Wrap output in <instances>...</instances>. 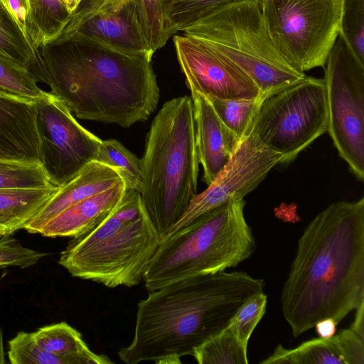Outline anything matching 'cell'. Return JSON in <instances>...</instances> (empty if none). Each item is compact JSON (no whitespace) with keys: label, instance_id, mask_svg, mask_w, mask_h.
I'll list each match as a JSON object with an SVG mask.
<instances>
[{"label":"cell","instance_id":"9","mask_svg":"<svg viewBox=\"0 0 364 364\" xmlns=\"http://www.w3.org/2000/svg\"><path fill=\"white\" fill-rule=\"evenodd\" d=\"M269 35L284 59L304 73L324 67L340 31L343 0H259Z\"/></svg>","mask_w":364,"mask_h":364},{"label":"cell","instance_id":"28","mask_svg":"<svg viewBox=\"0 0 364 364\" xmlns=\"http://www.w3.org/2000/svg\"><path fill=\"white\" fill-rule=\"evenodd\" d=\"M41 165L0 159V190L53 189Z\"/></svg>","mask_w":364,"mask_h":364},{"label":"cell","instance_id":"15","mask_svg":"<svg viewBox=\"0 0 364 364\" xmlns=\"http://www.w3.org/2000/svg\"><path fill=\"white\" fill-rule=\"evenodd\" d=\"M0 159L41 165L34 102L0 92Z\"/></svg>","mask_w":364,"mask_h":364},{"label":"cell","instance_id":"26","mask_svg":"<svg viewBox=\"0 0 364 364\" xmlns=\"http://www.w3.org/2000/svg\"><path fill=\"white\" fill-rule=\"evenodd\" d=\"M37 82L27 68L0 54V92L35 102L50 95Z\"/></svg>","mask_w":364,"mask_h":364},{"label":"cell","instance_id":"25","mask_svg":"<svg viewBox=\"0 0 364 364\" xmlns=\"http://www.w3.org/2000/svg\"><path fill=\"white\" fill-rule=\"evenodd\" d=\"M247 345L227 326L197 348L192 356L199 364H247Z\"/></svg>","mask_w":364,"mask_h":364},{"label":"cell","instance_id":"4","mask_svg":"<svg viewBox=\"0 0 364 364\" xmlns=\"http://www.w3.org/2000/svg\"><path fill=\"white\" fill-rule=\"evenodd\" d=\"M141 161V199L162 238L197 194L200 161L191 97L163 105L146 134Z\"/></svg>","mask_w":364,"mask_h":364},{"label":"cell","instance_id":"30","mask_svg":"<svg viewBox=\"0 0 364 364\" xmlns=\"http://www.w3.org/2000/svg\"><path fill=\"white\" fill-rule=\"evenodd\" d=\"M339 35L364 64V0H343Z\"/></svg>","mask_w":364,"mask_h":364},{"label":"cell","instance_id":"20","mask_svg":"<svg viewBox=\"0 0 364 364\" xmlns=\"http://www.w3.org/2000/svg\"><path fill=\"white\" fill-rule=\"evenodd\" d=\"M33 334L45 350L63 359L66 364L114 363L108 356L92 352L82 334L66 322L45 326Z\"/></svg>","mask_w":364,"mask_h":364},{"label":"cell","instance_id":"41","mask_svg":"<svg viewBox=\"0 0 364 364\" xmlns=\"http://www.w3.org/2000/svg\"><path fill=\"white\" fill-rule=\"evenodd\" d=\"M14 232L6 227L4 226H0V238L5 235H9L13 234Z\"/></svg>","mask_w":364,"mask_h":364},{"label":"cell","instance_id":"3","mask_svg":"<svg viewBox=\"0 0 364 364\" xmlns=\"http://www.w3.org/2000/svg\"><path fill=\"white\" fill-rule=\"evenodd\" d=\"M262 279L243 271L190 277L149 291L137 304L134 337L118 351L127 364L181 363L225 328L239 308L263 292Z\"/></svg>","mask_w":364,"mask_h":364},{"label":"cell","instance_id":"37","mask_svg":"<svg viewBox=\"0 0 364 364\" xmlns=\"http://www.w3.org/2000/svg\"><path fill=\"white\" fill-rule=\"evenodd\" d=\"M9 8L23 30L26 21V8L24 0H8Z\"/></svg>","mask_w":364,"mask_h":364},{"label":"cell","instance_id":"13","mask_svg":"<svg viewBox=\"0 0 364 364\" xmlns=\"http://www.w3.org/2000/svg\"><path fill=\"white\" fill-rule=\"evenodd\" d=\"M176 57L188 89L220 99H256L252 80L201 40L173 35Z\"/></svg>","mask_w":364,"mask_h":364},{"label":"cell","instance_id":"35","mask_svg":"<svg viewBox=\"0 0 364 364\" xmlns=\"http://www.w3.org/2000/svg\"><path fill=\"white\" fill-rule=\"evenodd\" d=\"M107 1V0H82L63 32L71 29L85 18L98 11L106 4Z\"/></svg>","mask_w":364,"mask_h":364},{"label":"cell","instance_id":"34","mask_svg":"<svg viewBox=\"0 0 364 364\" xmlns=\"http://www.w3.org/2000/svg\"><path fill=\"white\" fill-rule=\"evenodd\" d=\"M11 235L0 238V268L15 266L25 269L33 266L47 255V253L24 247Z\"/></svg>","mask_w":364,"mask_h":364},{"label":"cell","instance_id":"7","mask_svg":"<svg viewBox=\"0 0 364 364\" xmlns=\"http://www.w3.org/2000/svg\"><path fill=\"white\" fill-rule=\"evenodd\" d=\"M198 38L245 73L263 95L303 78L281 55L267 30L259 0L223 5L188 26Z\"/></svg>","mask_w":364,"mask_h":364},{"label":"cell","instance_id":"43","mask_svg":"<svg viewBox=\"0 0 364 364\" xmlns=\"http://www.w3.org/2000/svg\"><path fill=\"white\" fill-rule=\"evenodd\" d=\"M0 3L11 12L9 6L8 0H0Z\"/></svg>","mask_w":364,"mask_h":364},{"label":"cell","instance_id":"36","mask_svg":"<svg viewBox=\"0 0 364 364\" xmlns=\"http://www.w3.org/2000/svg\"><path fill=\"white\" fill-rule=\"evenodd\" d=\"M338 323L331 318H326L317 321L314 326L318 336L322 338L332 337L336 331Z\"/></svg>","mask_w":364,"mask_h":364},{"label":"cell","instance_id":"33","mask_svg":"<svg viewBox=\"0 0 364 364\" xmlns=\"http://www.w3.org/2000/svg\"><path fill=\"white\" fill-rule=\"evenodd\" d=\"M267 304V296L264 292L247 300L237 311L228 327L245 344L263 317Z\"/></svg>","mask_w":364,"mask_h":364},{"label":"cell","instance_id":"1","mask_svg":"<svg viewBox=\"0 0 364 364\" xmlns=\"http://www.w3.org/2000/svg\"><path fill=\"white\" fill-rule=\"evenodd\" d=\"M294 337L364 304V197L329 205L299 237L281 294Z\"/></svg>","mask_w":364,"mask_h":364},{"label":"cell","instance_id":"21","mask_svg":"<svg viewBox=\"0 0 364 364\" xmlns=\"http://www.w3.org/2000/svg\"><path fill=\"white\" fill-rule=\"evenodd\" d=\"M26 21L23 31L37 48L56 40L73 14L59 0H24Z\"/></svg>","mask_w":364,"mask_h":364},{"label":"cell","instance_id":"16","mask_svg":"<svg viewBox=\"0 0 364 364\" xmlns=\"http://www.w3.org/2000/svg\"><path fill=\"white\" fill-rule=\"evenodd\" d=\"M197 151L208 186L231 158L240 140L222 122L205 95L191 90Z\"/></svg>","mask_w":364,"mask_h":364},{"label":"cell","instance_id":"18","mask_svg":"<svg viewBox=\"0 0 364 364\" xmlns=\"http://www.w3.org/2000/svg\"><path fill=\"white\" fill-rule=\"evenodd\" d=\"M122 181L116 168L96 161H91L74 178L58 188L27 223L24 229L30 233L37 234L50 220L67 208L106 191Z\"/></svg>","mask_w":364,"mask_h":364},{"label":"cell","instance_id":"23","mask_svg":"<svg viewBox=\"0 0 364 364\" xmlns=\"http://www.w3.org/2000/svg\"><path fill=\"white\" fill-rule=\"evenodd\" d=\"M0 54L27 68L39 81V52L14 15L0 3Z\"/></svg>","mask_w":364,"mask_h":364},{"label":"cell","instance_id":"12","mask_svg":"<svg viewBox=\"0 0 364 364\" xmlns=\"http://www.w3.org/2000/svg\"><path fill=\"white\" fill-rule=\"evenodd\" d=\"M281 159L279 154L249 134L240 141L229 161L208 188L195 196L167 235L230 200L243 199L280 163Z\"/></svg>","mask_w":364,"mask_h":364},{"label":"cell","instance_id":"17","mask_svg":"<svg viewBox=\"0 0 364 364\" xmlns=\"http://www.w3.org/2000/svg\"><path fill=\"white\" fill-rule=\"evenodd\" d=\"M262 364H363L364 335L350 327L328 338H313L287 349L279 344Z\"/></svg>","mask_w":364,"mask_h":364},{"label":"cell","instance_id":"24","mask_svg":"<svg viewBox=\"0 0 364 364\" xmlns=\"http://www.w3.org/2000/svg\"><path fill=\"white\" fill-rule=\"evenodd\" d=\"M243 0H163L164 28L167 40L177 32L223 5Z\"/></svg>","mask_w":364,"mask_h":364},{"label":"cell","instance_id":"8","mask_svg":"<svg viewBox=\"0 0 364 364\" xmlns=\"http://www.w3.org/2000/svg\"><path fill=\"white\" fill-rule=\"evenodd\" d=\"M327 129L323 78L305 75L259 95L249 134L279 154L284 164L293 161Z\"/></svg>","mask_w":364,"mask_h":364},{"label":"cell","instance_id":"19","mask_svg":"<svg viewBox=\"0 0 364 364\" xmlns=\"http://www.w3.org/2000/svg\"><path fill=\"white\" fill-rule=\"evenodd\" d=\"M127 187L123 181L113 187L67 208L38 232L44 237H78L95 228L118 206Z\"/></svg>","mask_w":364,"mask_h":364},{"label":"cell","instance_id":"22","mask_svg":"<svg viewBox=\"0 0 364 364\" xmlns=\"http://www.w3.org/2000/svg\"><path fill=\"white\" fill-rule=\"evenodd\" d=\"M58 189L0 190V225L14 232L24 229Z\"/></svg>","mask_w":364,"mask_h":364},{"label":"cell","instance_id":"42","mask_svg":"<svg viewBox=\"0 0 364 364\" xmlns=\"http://www.w3.org/2000/svg\"><path fill=\"white\" fill-rule=\"evenodd\" d=\"M127 1H128V0H107L106 4H117L122 3V2H124Z\"/></svg>","mask_w":364,"mask_h":364},{"label":"cell","instance_id":"5","mask_svg":"<svg viewBox=\"0 0 364 364\" xmlns=\"http://www.w3.org/2000/svg\"><path fill=\"white\" fill-rule=\"evenodd\" d=\"M161 237L140 193L127 188L118 206L105 220L73 239L58 264L73 277L109 288L140 283Z\"/></svg>","mask_w":364,"mask_h":364},{"label":"cell","instance_id":"39","mask_svg":"<svg viewBox=\"0 0 364 364\" xmlns=\"http://www.w3.org/2000/svg\"><path fill=\"white\" fill-rule=\"evenodd\" d=\"M66 9L73 15L77 11L82 0H59Z\"/></svg>","mask_w":364,"mask_h":364},{"label":"cell","instance_id":"44","mask_svg":"<svg viewBox=\"0 0 364 364\" xmlns=\"http://www.w3.org/2000/svg\"><path fill=\"white\" fill-rule=\"evenodd\" d=\"M1 279H2V277H0V282H1Z\"/></svg>","mask_w":364,"mask_h":364},{"label":"cell","instance_id":"14","mask_svg":"<svg viewBox=\"0 0 364 364\" xmlns=\"http://www.w3.org/2000/svg\"><path fill=\"white\" fill-rule=\"evenodd\" d=\"M69 36L85 38L132 55L152 58L154 54L141 29L135 0L106 4L60 36Z\"/></svg>","mask_w":364,"mask_h":364},{"label":"cell","instance_id":"2","mask_svg":"<svg viewBox=\"0 0 364 364\" xmlns=\"http://www.w3.org/2000/svg\"><path fill=\"white\" fill-rule=\"evenodd\" d=\"M38 52L39 81L80 119L129 128L157 107L152 58L75 36H60Z\"/></svg>","mask_w":364,"mask_h":364},{"label":"cell","instance_id":"40","mask_svg":"<svg viewBox=\"0 0 364 364\" xmlns=\"http://www.w3.org/2000/svg\"><path fill=\"white\" fill-rule=\"evenodd\" d=\"M5 358L6 357L4 348L3 330L0 327V364H4L6 363Z\"/></svg>","mask_w":364,"mask_h":364},{"label":"cell","instance_id":"11","mask_svg":"<svg viewBox=\"0 0 364 364\" xmlns=\"http://www.w3.org/2000/svg\"><path fill=\"white\" fill-rule=\"evenodd\" d=\"M35 104L41 165L50 183L60 188L95 161L102 139L82 127L51 93Z\"/></svg>","mask_w":364,"mask_h":364},{"label":"cell","instance_id":"29","mask_svg":"<svg viewBox=\"0 0 364 364\" xmlns=\"http://www.w3.org/2000/svg\"><path fill=\"white\" fill-rule=\"evenodd\" d=\"M206 97L222 122L240 141L248 135L258 98L220 99L210 96Z\"/></svg>","mask_w":364,"mask_h":364},{"label":"cell","instance_id":"31","mask_svg":"<svg viewBox=\"0 0 364 364\" xmlns=\"http://www.w3.org/2000/svg\"><path fill=\"white\" fill-rule=\"evenodd\" d=\"M135 5L141 29L154 53L168 41L164 28L163 0H135Z\"/></svg>","mask_w":364,"mask_h":364},{"label":"cell","instance_id":"32","mask_svg":"<svg viewBox=\"0 0 364 364\" xmlns=\"http://www.w3.org/2000/svg\"><path fill=\"white\" fill-rule=\"evenodd\" d=\"M8 358L11 364H66L65 360L45 350L33 333L18 332L9 341Z\"/></svg>","mask_w":364,"mask_h":364},{"label":"cell","instance_id":"38","mask_svg":"<svg viewBox=\"0 0 364 364\" xmlns=\"http://www.w3.org/2000/svg\"><path fill=\"white\" fill-rule=\"evenodd\" d=\"M350 328L364 335V304H362L355 309V318Z\"/></svg>","mask_w":364,"mask_h":364},{"label":"cell","instance_id":"10","mask_svg":"<svg viewBox=\"0 0 364 364\" xmlns=\"http://www.w3.org/2000/svg\"><path fill=\"white\" fill-rule=\"evenodd\" d=\"M324 66L327 132L351 173L363 181L364 64L338 35Z\"/></svg>","mask_w":364,"mask_h":364},{"label":"cell","instance_id":"6","mask_svg":"<svg viewBox=\"0 0 364 364\" xmlns=\"http://www.w3.org/2000/svg\"><path fill=\"white\" fill-rule=\"evenodd\" d=\"M244 199H232L161 238L143 280L151 291L235 267L252 256L255 237Z\"/></svg>","mask_w":364,"mask_h":364},{"label":"cell","instance_id":"27","mask_svg":"<svg viewBox=\"0 0 364 364\" xmlns=\"http://www.w3.org/2000/svg\"><path fill=\"white\" fill-rule=\"evenodd\" d=\"M96 161L116 168L127 188L141 192L142 166L141 159L115 139L102 140Z\"/></svg>","mask_w":364,"mask_h":364}]
</instances>
